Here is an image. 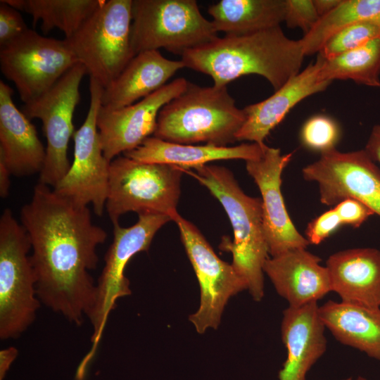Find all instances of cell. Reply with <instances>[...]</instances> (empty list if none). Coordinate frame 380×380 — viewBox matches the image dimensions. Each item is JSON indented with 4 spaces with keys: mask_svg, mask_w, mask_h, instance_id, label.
Listing matches in <instances>:
<instances>
[{
    "mask_svg": "<svg viewBox=\"0 0 380 380\" xmlns=\"http://www.w3.org/2000/svg\"><path fill=\"white\" fill-rule=\"evenodd\" d=\"M31 244L30 258L41 303L76 325L92 311L96 284L90 274L99 262L97 247L106 232L79 206L39 182L20 210Z\"/></svg>",
    "mask_w": 380,
    "mask_h": 380,
    "instance_id": "cell-1",
    "label": "cell"
},
{
    "mask_svg": "<svg viewBox=\"0 0 380 380\" xmlns=\"http://www.w3.org/2000/svg\"><path fill=\"white\" fill-rule=\"evenodd\" d=\"M300 39L287 37L280 26L243 35L216 37L181 56L185 68L227 86L248 75L265 77L274 91L300 70L305 57Z\"/></svg>",
    "mask_w": 380,
    "mask_h": 380,
    "instance_id": "cell-2",
    "label": "cell"
},
{
    "mask_svg": "<svg viewBox=\"0 0 380 380\" xmlns=\"http://www.w3.org/2000/svg\"><path fill=\"white\" fill-rule=\"evenodd\" d=\"M181 170L205 186L222 204L232 226L234 241L223 240L220 248L232 253V265L246 282L252 298L261 300L264 296L263 265L269 258L261 198L246 195L232 172L224 167L204 165Z\"/></svg>",
    "mask_w": 380,
    "mask_h": 380,
    "instance_id": "cell-3",
    "label": "cell"
},
{
    "mask_svg": "<svg viewBox=\"0 0 380 380\" xmlns=\"http://www.w3.org/2000/svg\"><path fill=\"white\" fill-rule=\"evenodd\" d=\"M246 120L227 86L201 87L190 82L186 89L160 110L153 137L182 144L205 143L226 146Z\"/></svg>",
    "mask_w": 380,
    "mask_h": 380,
    "instance_id": "cell-4",
    "label": "cell"
},
{
    "mask_svg": "<svg viewBox=\"0 0 380 380\" xmlns=\"http://www.w3.org/2000/svg\"><path fill=\"white\" fill-rule=\"evenodd\" d=\"M29 236L12 211L0 218V338L20 337L34 322L41 302Z\"/></svg>",
    "mask_w": 380,
    "mask_h": 380,
    "instance_id": "cell-5",
    "label": "cell"
},
{
    "mask_svg": "<svg viewBox=\"0 0 380 380\" xmlns=\"http://www.w3.org/2000/svg\"><path fill=\"white\" fill-rule=\"evenodd\" d=\"M132 0L104 1L65 39L89 78L107 87L134 58L131 44Z\"/></svg>",
    "mask_w": 380,
    "mask_h": 380,
    "instance_id": "cell-6",
    "label": "cell"
},
{
    "mask_svg": "<svg viewBox=\"0 0 380 380\" xmlns=\"http://www.w3.org/2000/svg\"><path fill=\"white\" fill-rule=\"evenodd\" d=\"M131 13L135 55L162 48L182 56L217 37L195 0H132Z\"/></svg>",
    "mask_w": 380,
    "mask_h": 380,
    "instance_id": "cell-7",
    "label": "cell"
},
{
    "mask_svg": "<svg viewBox=\"0 0 380 380\" xmlns=\"http://www.w3.org/2000/svg\"><path fill=\"white\" fill-rule=\"evenodd\" d=\"M181 168L119 156L110 163L106 209L112 223L129 212L163 214L172 220L180 196Z\"/></svg>",
    "mask_w": 380,
    "mask_h": 380,
    "instance_id": "cell-8",
    "label": "cell"
},
{
    "mask_svg": "<svg viewBox=\"0 0 380 380\" xmlns=\"http://www.w3.org/2000/svg\"><path fill=\"white\" fill-rule=\"evenodd\" d=\"M137 222L129 227L113 223V239L105 258V265L96 284L94 305L89 317L93 328L91 346L82 362L89 365L96 355L111 311L120 298L131 294L129 281L125 276L129 261L137 253L147 251L157 232L170 217L163 214H139Z\"/></svg>",
    "mask_w": 380,
    "mask_h": 380,
    "instance_id": "cell-9",
    "label": "cell"
},
{
    "mask_svg": "<svg viewBox=\"0 0 380 380\" xmlns=\"http://www.w3.org/2000/svg\"><path fill=\"white\" fill-rule=\"evenodd\" d=\"M79 63L65 39L39 34L28 29L0 46V68L27 103L48 91Z\"/></svg>",
    "mask_w": 380,
    "mask_h": 380,
    "instance_id": "cell-10",
    "label": "cell"
},
{
    "mask_svg": "<svg viewBox=\"0 0 380 380\" xmlns=\"http://www.w3.org/2000/svg\"><path fill=\"white\" fill-rule=\"evenodd\" d=\"M85 67L76 63L46 93L25 103L22 111L30 120L42 123L46 139V159L39 182L54 188L68 172V144L75 130L73 114L80 100V85Z\"/></svg>",
    "mask_w": 380,
    "mask_h": 380,
    "instance_id": "cell-11",
    "label": "cell"
},
{
    "mask_svg": "<svg viewBox=\"0 0 380 380\" xmlns=\"http://www.w3.org/2000/svg\"><path fill=\"white\" fill-rule=\"evenodd\" d=\"M103 88L89 80L90 103L83 124L73 135V160L67 174L52 188L74 204L88 207L101 216L108 192L110 163L104 156L96 120Z\"/></svg>",
    "mask_w": 380,
    "mask_h": 380,
    "instance_id": "cell-12",
    "label": "cell"
},
{
    "mask_svg": "<svg viewBox=\"0 0 380 380\" xmlns=\"http://www.w3.org/2000/svg\"><path fill=\"white\" fill-rule=\"evenodd\" d=\"M172 221L178 227L200 286L199 307L189 319L199 334L210 328L216 329L229 299L247 289V285L232 264L216 255L194 224L179 213Z\"/></svg>",
    "mask_w": 380,
    "mask_h": 380,
    "instance_id": "cell-13",
    "label": "cell"
},
{
    "mask_svg": "<svg viewBox=\"0 0 380 380\" xmlns=\"http://www.w3.org/2000/svg\"><path fill=\"white\" fill-rule=\"evenodd\" d=\"M303 169L315 182L322 204L334 206L347 198L359 201L380 217V169L365 149L342 153L334 148Z\"/></svg>",
    "mask_w": 380,
    "mask_h": 380,
    "instance_id": "cell-14",
    "label": "cell"
},
{
    "mask_svg": "<svg viewBox=\"0 0 380 380\" xmlns=\"http://www.w3.org/2000/svg\"><path fill=\"white\" fill-rule=\"evenodd\" d=\"M188 83L179 77L132 105L115 110L101 106L96 125L105 158L111 162L153 134L160 109L184 92Z\"/></svg>",
    "mask_w": 380,
    "mask_h": 380,
    "instance_id": "cell-15",
    "label": "cell"
},
{
    "mask_svg": "<svg viewBox=\"0 0 380 380\" xmlns=\"http://www.w3.org/2000/svg\"><path fill=\"white\" fill-rule=\"evenodd\" d=\"M292 156L266 145L260 158L246 163L261 194L263 231L271 257L310 245L291 220L281 191V174Z\"/></svg>",
    "mask_w": 380,
    "mask_h": 380,
    "instance_id": "cell-16",
    "label": "cell"
},
{
    "mask_svg": "<svg viewBox=\"0 0 380 380\" xmlns=\"http://www.w3.org/2000/svg\"><path fill=\"white\" fill-rule=\"evenodd\" d=\"M322 63V58L317 55L315 62L274 91L272 96L245 107L246 120L236 135V141L265 144L267 136L290 110L305 98L324 91L331 82L319 78Z\"/></svg>",
    "mask_w": 380,
    "mask_h": 380,
    "instance_id": "cell-17",
    "label": "cell"
},
{
    "mask_svg": "<svg viewBox=\"0 0 380 380\" xmlns=\"http://www.w3.org/2000/svg\"><path fill=\"white\" fill-rule=\"evenodd\" d=\"M306 248L294 249L269 257L263 272L289 306L298 308L317 302L331 291L328 270Z\"/></svg>",
    "mask_w": 380,
    "mask_h": 380,
    "instance_id": "cell-18",
    "label": "cell"
},
{
    "mask_svg": "<svg viewBox=\"0 0 380 380\" xmlns=\"http://www.w3.org/2000/svg\"><path fill=\"white\" fill-rule=\"evenodd\" d=\"M325 327L317 302L289 306L283 312L281 335L287 357L279 380H305L306 375L327 350Z\"/></svg>",
    "mask_w": 380,
    "mask_h": 380,
    "instance_id": "cell-19",
    "label": "cell"
},
{
    "mask_svg": "<svg viewBox=\"0 0 380 380\" xmlns=\"http://www.w3.org/2000/svg\"><path fill=\"white\" fill-rule=\"evenodd\" d=\"M13 89L0 81V160L11 175L25 177L41 172L46 148L35 126L14 103Z\"/></svg>",
    "mask_w": 380,
    "mask_h": 380,
    "instance_id": "cell-20",
    "label": "cell"
},
{
    "mask_svg": "<svg viewBox=\"0 0 380 380\" xmlns=\"http://www.w3.org/2000/svg\"><path fill=\"white\" fill-rule=\"evenodd\" d=\"M331 291L341 301L380 308V251L357 248L336 252L326 262Z\"/></svg>",
    "mask_w": 380,
    "mask_h": 380,
    "instance_id": "cell-21",
    "label": "cell"
},
{
    "mask_svg": "<svg viewBox=\"0 0 380 380\" xmlns=\"http://www.w3.org/2000/svg\"><path fill=\"white\" fill-rule=\"evenodd\" d=\"M183 68L181 60L166 58L158 50L140 52L103 89L101 106L115 110L132 105L165 86Z\"/></svg>",
    "mask_w": 380,
    "mask_h": 380,
    "instance_id": "cell-22",
    "label": "cell"
},
{
    "mask_svg": "<svg viewBox=\"0 0 380 380\" xmlns=\"http://www.w3.org/2000/svg\"><path fill=\"white\" fill-rule=\"evenodd\" d=\"M265 146L253 142L234 146L182 144L150 137L136 148L125 152L123 156L142 163L194 169L215 160H258L262 157Z\"/></svg>",
    "mask_w": 380,
    "mask_h": 380,
    "instance_id": "cell-23",
    "label": "cell"
},
{
    "mask_svg": "<svg viewBox=\"0 0 380 380\" xmlns=\"http://www.w3.org/2000/svg\"><path fill=\"white\" fill-rule=\"evenodd\" d=\"M319 314L338 341L380 360V308L328 300Z\"/></svg>",
    "mask_w": 380,
    "mask_h": 380,
    "instance_id": "cell-24",
    "label": "cell"
},
{
    "mask_svg": "<svg viewBox=\"0 0 380 380\" xmlns=\"http://www.w3.org/2000/svg\"><path fill=\"white\" fill-rule=\"evenodd\" d=\"M208 12L217 32L248 34L280 26L285 0H221Z\"/></svg>",
    "mask_w": 380,
    "mask_h": 380,
    "instance_id": "cell-25",
    "label": "cell"
},
{
    "mask_svg": "<svg viewBox=\"0 0 380 380\" xmlns=\"http://www.w3.org/2000/svg\"><path fill=\"white\" fill-rule=\"evenodd\" d=\"M4 2L30 15L34 26L41 21V30L48 34L59 29L65 39L70 37L85 20L105 0H4Z\"/></svg>",
    "mask_w": 380,
    "mask_h": 380,
    "instance_id": "cell-26",
    "label": "cell"
},
{
    "mask_svg": "<svg viewBox=\"0 0 380 380\" xmlns=\"http://www.w3.org/2000/svg\"><path fill=\"white\" fill-rule=\"evenodd\" d=\"M319 76L322 80L331 82L351 80L357 84L380 87V38L333 58H322Z\"/></svg>",
    "mask_w": 380,
    "mask_h": 380,
    "instance_id": "cell-27",
    "label": "cell"
},
{
    "mask_svg": "<svg viewBox=\"0 0 380 380\" xmlns=\"http://www.w3.org/2000/svg\"><path fill=\"white\" fill-rule=\"evenodd\" d=\"M369 20L380 27V0H342L328 15L319 18L300 39L305 56L318 53L327 39L351 23Z\"/></svg>",
    "mask_w": 380,
    "mask_h": 380,
    "instance_id": "cell-28",
    "label": "cell"
},
{
    "mask_svg": "<svg viewBox=\"0 0 380 380\" xmlns=\"http://www.w3.org/2000/svg\"><path fill=\"white\" fill-rule=\"evenodd\" d=\"M380 38V27L372 21L363 20L343 27L324 43L318 55L325 60L362 46Z\"/></svg>",
    "mask_w": 380,
    "mask_h": 380,
    "instance_id": "cell-29",
    "label": "cell"
},
{
    "mask_svg": "<svg viewBox=\"0 0 380 380\" xmlns=\"http://www.w3.org/2000/svg\"><path fill=\"white\" fill-rule=\"evenodd\" d=\"M340 135V127L336 120L325 115H315L303 124L300 140L308 149L322 153L336 148Z\"/></svg>",
    "mask_w": 380,
    "mask_h": 380,
    "instance_id": "cell-30",
    "label": "cell"
},
{
    "mask_svg": "<svg viewBox=\"0 0 380 380\" xmlns=\"http://www.w3.org/2000/svg\"><path fill=\"white\" fill-rule=\"evenodd\" d=\"M319 20L313 0H285L284 21L291 28L298 27L304 35L308 33Z\"/></svg>",
    "mask_w": 380,
    "mask_h": 380,
    "instance_id": "cell-31",
    "label": "cell"
},
{
    "mask_svg": "<svg viewBox=\"0 0 380 380\" xmlns=\"http://www.w3.org/2000/svg\"><path fill=\"white\" fill-rule=\"evenodd\" d=\"M343 225L341 217L334 207L308 223L305 235L310 244L318 245Z\"/></svg>",
    "mask_w": 380,
    "mask_h": 380,
    "instance_id": "cell-32",
    "label": "cell"
},
{
    "mask_svg": "<svg viewBox=\"0 0 380 380\" xmlns=\"http://www.w3.org/2000/svg\"><path fill=\"white\" fill-rule=\"evenodd\" d=\"M29 28L19 11L0 1V46L17 38Z\"/></svg>",
    "mask_w": 380,
    "mask_h": 380,
    "instance_id": "cell-33",
    "label": "cell"
},
{
    "mask_svg": "<svg viewBox=\"0 0 380 380\" xmlns=\"http://www.w3.org/2000/svg\"><path fill=\"white\" fill-rule=\"evenodd\" d=\"M342 219L343 225L360 227L373 211L362 203L353 198L345 199L334 206Z\"/></svg>",
    "mask_w": 380,
    "mask_h": 380,
    "instance_id": "cell-34",
    "label": "cell"
},
{
    "mask_svg": "<svg viewBox=\"0 0 380 380\" xmlns=\"http://www.w3.org/2000/svg\"><path fill=\"white\" fill-rule=\"evenodd\" d=\"M365 151L374 162L380 163V125L372 127Z\"/></svg>",
    "mask_w": 380,
    "mask_h": 380,
    "instance_id": "cell-35",
    "label": "cell"
},
{
    "mask_svg": "<svg viewBox=\"0 0 380 380\" xmlns=\"http://www.w3.org/2000/svg\"><path fill=\"white\" fill-rule=\"evenodd\" d=\"M16 348L10 346L0 350V380H3L12 362L18 356Z\"/></svg>",
    "mask_w": 380,
    "mask_h": 380,
    "instance_id": "cell-36",
    "label": "cell"
},
{
    "mask_svg": "<svg viewBox=\"0 0 380 380\" xmlns=\"http://www.w3.org/2000/svg\"><path fill=\"white\" fill-rule=\"evenodd\" d=\"M342 0H313V4L319 18L336 9Z\"/></svg>",
    "mask_w": 380,
    "mask_h": 380,
    "instance_id": "cell-37",
    "label": "cell"
},
{
    "mask_svg": "<svg viewBox=\"0 0 380 380\" xmlns=\"http://www.w3.org/2000/svg\"><path fill=\"white\" fill-rule=\"evenodd\" d=\"M11 175L4 163L0 160V196L2 198H6L8 196Z\"/></svg>",
    "mask_w": 380,
    "mask_h": 380,
    "instance_id": "cell-38",
    "label": "cell"
},
{
    "mask_svg": "<svg viewBox=\"0 0 380 380\" xmlns=\"http://www.w3.org/2000/svg\"><path fill=\"white\" fill-rule=\"evenodd\" d=\"M355 380H367L365 378L360 376Z\"/></svg>",
    "mask_w": 380,
    "mask_h": 380,
    "instance_id": "cell-39",
    "label": "cell"
},
{
    "mask_svg": "<svg viewBox=\"0 0 380 380\" xmlns=\"http://www.w3.org/2000/svg\"><path fill=\"white\" fill-rule=\"evenodd\" d=\"M342 380H352V378H347V379H342Z\"/></svg>",
    "mask_w": 380,
    "mask_h": 380,
    "instance_id": "cell-40",
    "label": "cell"
}]
</instances>
